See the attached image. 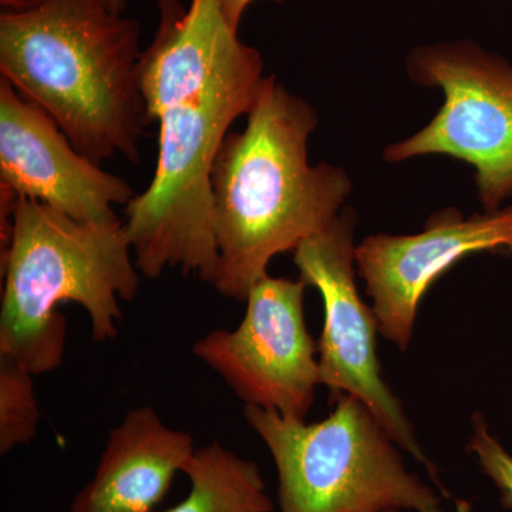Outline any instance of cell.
I'll return each mask as SVG.
<instances>
[{"instance_id":"1","label":"cell","mask_w":512,"mask_h":512,"mask_svg":"<svg viewBox=\"0 0 512 512\" xmlns=\"http://www.w3.org/2000/svg\"><path fill=\"white\" fill-rule=\"evenodd\" d=\"M318 114L266 77L247 127L228 133L212 165V220L218 262L210 285L245 302L276 255L295 252L339 217L352 190L348 174L311 165L308 140Z\"/></svg>"},{"instance_id":"2","label":"cell","mask_w":512,"mask_h":512,"mask_svg":"<svg viewBox=\"0 0 512 512\" xmlns=\"http://www.w3.org/2000/svg\"><path fill=\"white\" fill-rule=\"evenodd\" d=\"M140 25L101 0H43L0 15V74L94 163L140 158L148 121Z\"/></svg>"},{"instance_id":"3","label":"cell","mask_w":512,"mask_h":512,"mask_svg":"<svg viewBox=\"0 0 512 512\" xmlns=\"http://www.w3.org/2000/svg\"><path fill=\"white\" fill-rule=\"evenodd\" d=\"M0 356L33 376L62 365L66 319L60 303L82 306L96 342L117 338L120 302L140 288L126 224L82 222L32 200L16 197L12 229L2 248Z\"/></svg>"},{"instance_id":"4","label":"cell","mask_w":512,"mask_h":512,"mask_svg":"<svg viewBox=\"0 0 512 512\" xmlns=\"http://www.w3.org/2000/svg\"><path fill=\"white\" fill-rule=\"evenodd\" d=\"M258 50L211 82L168 94L151 113L158 123L156 173L126 205L138 271L148 279L181 268L210 284L218 251L211 174L229 127L258 100L266 77Z\"/></svg>"},{"instance_id":"5","label":"cell","mask_w":512,"mask_h":512,"mask_svg":"<svg viewBox=\"0 0 512 512\" xmlns=\"http://www.w3.org/2000/svg\"><path fill=\"white\" fill-rule=\"evenodd\" d=\"M244 416L274 458L281 512H446L356 397L340 394L318 423L249 406Z\"/></svg>"},{"instance_id":"6","label":"cell","mask_w":512,"mask_h":512,"mask_svg":"<svg viewBox=\"0 0 512 512\" xmlns=\"http://www.w3.org/2000/svg\"><path fill=\"white\" fill-rule=\"evenodd\" d=\"M410 76L446 96L437 116L414 136L384 150L390 163L443 154L476 168L484 211L512 197V64L471 43L420 47Z\"/></svg>"},{"instance_id":"7","label":"cell","mask_w":512,"mask_h":512,"mask_svg":"<svg viewBox=\"0 0 512 512\" xmlns=\"http://www.w3.org/2000/svg\"><path fill=\"white\" fill-rule=\"evenodd\" d=\"M356 222L355 212L343 211L293 252L299 279L318 289L325 309L318 345L320 386L328 387L333 396L349 394L365 403L397 446L429 471L441 497L454 501L421 448L402 403L383 380L376 350L379 322L357 292Z\"/></svg>"},{"instance_id":"8","label":"cell","mask_w":512,"mask_h":512,"mask_svg":"<svg viewBox=\"0 0 512 512\" xmlns=\"http://www.w3.org/2000/svg\"><path fill=\"white\" fill-rule=\"evenodd\" d=\"M301 279H259L235 329H215L192 353L224 380L245 406L305 420L320 386L319 359L305 319Z\"/></svg>"},{"instance_id":"9","label":"cell","mask_w":512,"mask_h":512,"mask_svg":"<svg viewBox=\"0 0 512 512\" xmlns=\"http://www.w3.org/2000/svg\"><path fill=\"white\" fill-rule=\"evenodd\" d=\"M478 252L512 254V205L467 218L446 208L419 234L367 237L356 247V271L372 298L380 335L406 352L431 285Z\"/></svg>"},{"instance_id":"10","label":"cell","mask_w":512,"mask_h":512,"mask_svg":"<svg viewBox=\"0 0 512 512\" xmlns=\"http://www.w3.org/2000/svg\"><path fill=\"white\" fill-rule=\"evenodd\" d=\"M0 185L82 222L119 220L136 197L124 178L74 148L56 121L0 77Z\"/></svg>"},{"instance_id":"11","label":"cell","mask_w":512,"mask_h":512,"mask_svg":"<svg viewBox=\"0 0 512 512\" xmlns=\"http://www.w3.org/2000/svg\"><path fill=\"white\" fill-rule=\"evenodd\" d=\"M194 450L190 433L171 429L156 410H128L109 431L92 480L74 497L70 512H151Z\"/></svg>"},{"instance_id":"12","label":"cell","mask_w":512,"mask_h":512,"mask_svg":"<svg viewBox=\"0 0 512 512\" xmlns=\"http://www.w3.org/2000/svg\"><path fill=\"white\" fill-rule=\"evenodd\" d=\"M183 474L191 484L183 503L165 512H274L258 464L212 441L195 448Z\"/></svg>"},{"instance_id":"13","label":"cell","mask_w":512,"mask_h":512,"mask_svg":"<svg viewBox=\"0 0 512 512\" xmlns=\"http://www.w3.org/2000/svg\"><path fill=\"white\" fill-rule=\"evenodd\" d=\"M32 373L0 356V454L25 446L37 436L40 407Z\"/></svg>"},{"instance_id":"14","label":"cell","mask_w":512,"mask_h":512,"mask_svg":"<svg viewBox=\"0 0 512 512\" xmlns=\"http://www.w3.org/2000/svg\"><path fill=\"white\" fill-rule=\"evenodd\" d=\"M467 450L476 457L481 471L493 481L501 504L512 512V456L497 437L491 434L483 414L473 416V434Z\"/></svg>"},{"instance_id":"15","label":"cell","mask_w":512,"mask_h":512,"mask_svg":"<svg viewBox=\"0 0 512 512\" xmlns=\"http://www.w3.org/2000/svg\"><path fill=\"white\" fill-rule=\"evenodd\" d=\"M252 2L254 0H220L222 12H224L225 18H227L232 29L238 32L242 16H244L245 10ZM276 2H284V0H276Z\"/></svg>"},{"instance_id":"16","label":"cell","mask_w":512,"mask_h":512,"mask_svg":"<svg viewBox=\"0 0 512 512\" xmlns=\"http://www.w3.org/2000/svg\"><path fill=\"white\" fill-rule=\"evenodd\" d=\"M43 0H0L2 12H25L39 6Z\"/></svg>"},{"instance_id":"17","label":"cell","mask_w":512,"mask_h":512,"mask_svg":"<svg viewBox=\"0 0 512 512\" xmlns=\"http://www.w3.org/2000/svg\"><path fill=\"white\" fill-rule=\"evenodd\" d=\"M110 12L117 13V15H123L124 9H126L127 0H101ZM158 3L167 2V0H157Z\"/></svg>"},{"instance_id":"18","label":"cell","mask_w":512,"mask_h":512,"mask_svg":"<svg viewBox=\"0 0 512 512\" xmlns=\"http://www.w3.org/2000/svg\"><path fill=\"white\" fill-rule=\"evenodd\" d=\"M386 512H402V511L392 510V511H386Z\"/></svg>"}]
</instances>
